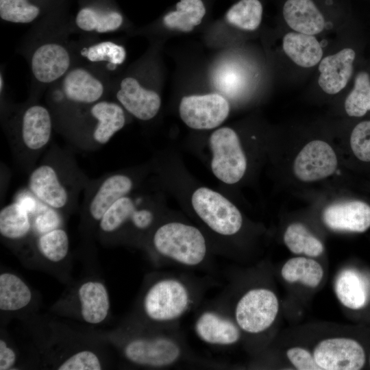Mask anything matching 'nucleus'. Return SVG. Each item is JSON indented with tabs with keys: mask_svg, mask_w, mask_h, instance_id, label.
Instances as JSON below:
<instances>
[{
	"mask_svg": "<svg viewBox=\"0 0 370 370\" xmlns=\"http://www.w3.org/2000/svg\"><path fill=\"white\" fill-rule=\"evenodd\" d=\"M63 92L69 100L83 104L97 101L103 93L102 83L82 68L70 71L62 82Z\"/></svg>",
	"mask_w": 370,
	"mask_h": 370,
	"instance_id": "nucleus-21",
	"label": "nucleus"
},
{
	"mask_svg": "<svg viewBox=\"0 0 370 370\" xmlns=\"http://www.w3.org/2000/svg\"><path fill=\"white\" fill-rule=\"evenodd\" d=\"M180 345L166 336L140 337L128 341L124 348L125 358L139 366L164 367L178 360Z\"/></svg>",
	"mask_w": 370,
	"mask_h": 370,
	"instance_id": "nucleus-8",
	"label": "nucleus"
},
{
	"mask_svg": "<svg viewBox=\"0 0 370 370\" xmlns=\"http://www.w3.org/2000/svg\"><path fill=\"white\" fill-rule=\"evenodd\" d=\"M58 211L39 201L38 208L32 216L33 229L37 234L40 235L61 227L62 220Z\"/></svg>",
	"mask_w": 370,
	"mask_h": 370,
	"instance_id": "nucleus-38",
	"label": "nucleus"
},
{
	"mask_svg": "<svg viewBox=\"0 0 370 370\" xmlns=\"http://www.w3.org/2000/svg\"><path fill=\"white\" fill-rule=\"evenodd\" d=\"M190 304V295L186 285L175 278H164L147 289L143 299V309L150 320L166 323L182 317Z\"/></svg>",
	"mask_w": 370,
	"mask_h": 370,
	"instance_id": "nucleus-2",
	"label": "nucleus"
},
{
	"mask_svg": "<svg viewBox=\"0 0 370 370\" xmlns=\"http://www.w3.org/2000/svg\"><path fill=\"white\" fill-rule=\"evenodd\" d=\"M33 229L32 217L18 201L10 203L0 211V234L5 240L19 241Z\"/></svg>",
	"mask_w": 370,
	"mask_h": 370,
	"instance_id": "nucleus-23",
	"label": "nucleus"
},
{
	"mask_svg": "<svg viewBox=\"0 0 370 370\" xmlns=\"http://www.w3.org/2000/svg\"><path fill=\"white\" fill-rule=\"evenodd\" d=\"M39 12V8L30 4L27 0H0V16L7 21L30 23Z\"/></svg>",
	"mask_w": 370,
	"mask_h": 370,
	"instance_id": "nucleus-34",
	"label": "nucleus"
},
{
	"mask_svg": "<svg viewBox=\"0 0 370 370\" xmlns=\"http://www.w3.org/2000/svg\"><path fill=\"white\" fill-rule=\"evenodd\" d=\"M136 209L135 202L129 196L120 198L108 208L98 223L100 231L104 234L115 233L130 221Z\"/></svg>",
	"mask_w": 370,
	"mask_h": 370,
	"instance_id": "nucleus-32",
	"label": "nucleus"
},
{
	"mask_svg": "<svg viewBox=\"0 0 370 370\" xmlns=\"http://www.w3.org/2000/svg\"><path fill=\"white\" fill-rule=\"evenodd\" d=\"M350 146L358 160L370 162V121H362L354 127L350 136Z\"/></svg>",
	"mask_w": 370,
	"mask_h": 370,
	"instance_id": "nucleus-36",
	"label": "nucleus"
},
{
	"mask_svg": "<svg viewBox=\"0 0 370 370\" xmlns=\"http://www.w3.org/2000/svg\"><path fill=\"white\" fill-rule=\"evenodd\" d=\"M283 16L291 29L305 34H317L325 26L323 16L312 0H287Z\"/></svg>",
	"mask_w": 370,
	"mask_h": 370,
	"instance_id": "nucleus-19",
	"label": "nucleus"
},
{
	"mask_svg": "<svg viewBox=\"0 0 370 370\" xmlns=\"http://www.w3.org/2000/svg\"><path fill=\"white\" fill-rule=\"evenodd\" d=\"M283 279L291 283L299 282L310 288L317 287L323 276V269L314 259L295 257L289 259L282 267Z\"/></svg>",
	"mask_w": 370,
	"mask_h": 370,
	"instance_id": "nucleus-26",
	"label": "nucleus"
},
{
	"mask_svg": "<svg viewBox=\"0 0 370 370\" xmlns=\"http://www.w3.org/2000/svg\"><path fill=\"white\" fill-rule=\"evenodd\" d=\"M32 297L28 285L17 275L3 272L0 274V309L15 312L27 306Z\"/></svg>",
	"mask_w": 370,
	"mask_h": 370,
	"instance_id": "nucleus-24",
	"label": "nucleus"
},
{
	"mask_svg": "<svg viewBox=\"0 0 370 370\" xmlns=\"http://www.w3.org/2000/svg\"><path fill=\"white\" fill-rule=\"evenodd\" d=\"M279 310L278 299L273 292L256 288L246 292L235 308V320L243 331L257 334L268 329Z\"/></svg>",
	"mask_w": 370,
	"mask_h": 370,
	"instance_id": "nucleus-5",
	"label": "nucleus"
},
{
	"mask_svg": "<svg viewBox=\"0 0 370 370\" xmlns=\"http://www.w3.org/2000/svg\"><path fill=\"white\" fill-rule=\"evenodd\" d=\"M210 146L214 175L228 184L241 180L246 171L247 159L236 133L230 127L219 128L211 134Z\"/></svg>",
	"mask_w": 370,
	"mask_h": 370,
	"instance_id": "nucleus-4",
	"label": "nucleus"
},
{
	"mask_svg": "<svg viewBox=\"0 0 370 370\" xmlns=\"http://www.w3.org/2000/svg\"><path fill=\"white\" fill-rule=\"evenodd\" d=\"M262 16V6L259 0H241L226 14V19L230 24L249 31L258 27Z\"/></svg>",
	"mask_w": 370,
	"mask_h": 370,
	"instance_id": "nucleus-31",
	"label": "nucleus"
},
{
	"mask_svg": "<svg viewBox=\"0 0 370 370\" xmlns=\"http://www.w3.org/2000/svg\"><path fill=\"white\" fill-rule=\"evenodd\" d=\"M36 248L47 261L62 262L69 254V235L61 227L41 234L37 238Z\"/></svg>",
	"mask_w": 370,
	"mask_h": 370,
	"instance_id": "nucleus-29",
	"label": "nucleus"
},
{
	"mask_svg": "<svg viewBox=\"0 0 370 370\" xmlns=\"http://www.w3.org/2000/svg\"><path fill=\"white\" fill-rule=\"evenodd\" d=\"M239 328L236 323L214 311L201 313L195 324L197 336L214 345H230L238 342L241 337Z\"/></svg>",
	"mask_w": 370,
	"mask_h": 370,
	"instance_id": "nucleus-17",
	"label": "nucleus"
},
{
	"mask_svg": "<svg viewBox=\"0 0 370 370\" xmlns=\"http://www.w3.org/2000/svg\"><path fill=\"white\" fill-rule=\"evenodd\" d=\"M205 14L201 0H180L176 4V10L166 14L163 22L169 28L188 32L201 23Z\"/></svg>",
	"mask_w": 370,
	"mask_h": 370,
	"instance_id": "nucleus-27",
	"label": "nucleus"
},
{
	"mask_svg": "<svg viewBox=\"0 0 370 370\" xmlns=\"http://www.w3.org/2000/svg\"><path fill=\"white\" fill-rule=\"evenodd\" d=\"M90 112L96 120L91 136L97 146L107 144L125 125L123 109L116 103L106 101L97 102L91 107Z\"/></svg>",
	"mask_w": 370,
	"mask_h": 370,
	"instance_id": "nucleus-20",
	"label": "nucleus"
},
{
	"mask_svg": "<svg viewBox=\"0 0 370 370\" xmlns=\"http://www.w3.org/2000/svg\"><path fill=\"white\" fill-rule=\"evenodd\" d=\"M284 242L295 254L317 257L324 251L323 243L300 223H293L287 227L284 234Z\"/></svg>",
	"mask_w": 370,
	"mask_h": 370,
	"instance_id": "nucleus-28",
	"label": "nucleus"
},
{
	"mask_svg": "<svg viewBox=\"0 0 370 370\" xmlns=\"http://www.w3.org/2000/svg\"><path fill=\"white\" fill-rule=\"evenodd\" d=\"M322 219L333 230L364 232L370 227V206L356 200L334 203L323 210Z\"/></svg>",
	"mask_w": 370,
	"mask_h": 370,
	"instance_id": "nucleus-12",
	"label": "nucleus"
},
{
	"mask_svg": "<svg viewBox=\"0 0 370 370\" xmlns=\"http://www.w3.org/2000/svg\"><path fill=\"white\" fill-rule=\"evenodd\" d=\"M192 206L199 218L213 231L225 236L236 234L242 227L238 209L220 193L206 187L193 193Z\"/></svg>",
	"mask_w": 370,
	"mask_h": 370,
	"instance_id": "nucleus-3",
	"label": "nucleus"
},
{
	"mask_svg": "<svg viewBox=\"0 0 370 370\" xmlns=\"http://www.w3.org/2000/svg\"><path fill=\"white\" fill-rule=\"evenodd\" d=\"M286 356L293 365L299 370H321L313 354L307 349L294 347L288 349Z\"/></svg>",
	"mask_w": 370,
	"mask_h": 370,
	"instance_id": "nucleus-39",
	"label": "nucleus"
},
{
	"mask_svg": "<svg viewBox=\"0 0 370 370\" xmlns=\"http://www.w3.org/2000/svg\"><path fill=\"white\" fill-rule=\"evenodd\" d=\"M282 46L285 53L299 66L312 67L321 60L322 48L313 35L289 32L284 36Z\"/></svg>",
	"mask_w": 370,
	"mask_h": 370,
	"instance_id": "nucleus-22",
	"label": "nucleus"
},
{
	"mask_svg": "<svg viewBox=\"0 0 370 370\" xmlns=\"http://www.w3.org/2000/svg\"><path fill=\"white\" fill-rule=\"evenodd\" d=\"M2 87H3V78H2V76L1 75L0 76V89H1V91L2 90Z\"/></svg>",
	"mask_w": 370,
	"mask_h": 370,
	"instance_id": "nucleus-42",
	"label": "nucleus"
},
{
	"mask_svg": "<svg viewBox=\"0 0 370 370\" xmlns=\"http://www.w3.org/2000/svg\"><path fill=\"white\" fill-rule=\"evenodd\" d=\"M153 245L161 256L187 267L201 264L207 253L205 238L197 227L179 222L159 227Z\"/></svg>",
	"mask_w": 370,
	"mask_h": 370,
	"instance_id": "nucleus-1",
	"label": "nucleus"
},
{
	"mask_svg": "<svg viewBox=\"0 0 370 370\" xmlns=\"http://www.w3.org/2000/svg\"><path fill=\"white\" fill-rule=\"evenodd\" d=\"M153 221L152 212L146 208H136L130 219V223L138 230H145L151 226Z\"/></svg>",
	"mask_w": 370,
	"mask_h": 370,
	"instance_id": "nucleus-40",
	"label": "nucleus"
},
{
	"mask_svg": "<svg viewBox=\"0 0 370 370\" xmlns=\"http://www.w3.org/2000/svg\"><path fill=\"white\" fill-rule=\"evenodd\" d=\"M75 23L82 30L105 33L119 29L123 23V16L116 12H99L85 8L78 12Z\"/></svg>",
	"mask_w": 370,
	"mask_h": 370,
	"instance_id": "nucleus-30",
	"label": "nucleus"
},
{
	"mask_svg": "<svg viewBox=\"0 0 370 370\" xmlns=\"http://www.w3.org/2000/svg\"><path fill=\"white\" fill-rule=\"evenodd\" d=\"M28 188L40 202L57 210L67 208L73 199V190L58 164L42 163L31 172Z\"/></svg>",
	"mask_w": 370,
	"mask_h": 370,
	"instance_id": "nucleus-6",
	"label": "nucleus"
},
{
	"mask_svg": "<svg viewBox=\"0 0 370 370\" xmlns=\"http://www.w3.org/2000/svg\"><path fill=\"white\" fill-rule=\"evenodd\" d=\"M58 370H99L102 365L98 356L90 350H82L71 355L57 367Z\"/></svg>",
	"mask_w": 370,
	"mask_h": 370,
	"instance_id": "nucleus-37",
	"label": "nucleus"
},
{
	"mask_svg": "<svg viewBox=\"0 0 370 370\" xmlns=\"http://www.w3.org/2000/svg\"><path fill=\"white\" fill-rule=\"evenodd\" d=\"M345 109L350 116L360 117L370 110V77L366 72H360L354 80V86L345 101Z\"/></svg>",
	"mask_w": 370,
	"mask_h": 370,
	"instance_id": "nucleus-33",
	"label": "nucleus"
},
{
	"mask_svg": "<svg viewBox=\"0 0 370 370\" xmlns=\"http://www.w3.org/2000/svg\"><path fill=\"white\" fill-rule=\"evenodd\" d=\"M116 98L127 112L143 121L153 118L161 105L160 97L156 92L143 88L130 77L121 81Z\"/></svg>",
	"mask_w": 370,
	"mask_h": 370,
	"instance_id": "nucleus-13",
	"label": "nucleus"
},
{
	"mask_svg": "<svg viewBox=\"0 0 370 370\" xmlns=\"http://www.w3.org/2000/svg\"><path fill=\"white\" fill-rule=\"evenodd\" d=\"M134 186L131 177L113 173L99 180L88 196L86 212L93 222L99 223L103 214L120 198L127 195Z\"/></svg>",
	"mask_w": 370,
	"mask_h": 370,
	"instance_id": "nucleus-11",
	"label": "nucleus"
},
{
	"mask_svg": "<svg viewBox=\"0 0 370 370\" xmlns=\"http://www.w3.org/2000/svg\"><path fill=\"white\" fill-rule=\"evenodd\" d=\"M337 164L332 147L325 141L314 140L306 144L297 155L293 173L302 182H315L332 175Z\"/></svg>",
	"mask_w": 370,
	"mask_h": 370,
	"instance_id": "nucleus-10",
	"label": "nucleus"
},
{
	"mask_svg": "<svg viewBox=\"0 0 370 370\" xmlns=\"http://www.w3.org/2000/svg\"><path fill=\"white\" fill-rule=\"evenodd\" d=\"M80 314L90 324L102 323L110 308V297L105 284L98 280H88L81 284L77 291Z\"/></svg>",
	"mask_w": 370,
	"mask_h": 370,
	"instance_id": "nucleus-18",
	"label": "nucleus"
},
{
	"mask_svg": "<svg viewBox=\"0 0 370 370\" xmlns=\"http://www.w3.org/2000/svg\"><path fill=\"white\" fill-rule=\"evenodd\" d=\"M81 54L91 62L106 61L114 66L122 64L125 59V49L110 41L97 43L81 51Z\"/></svg>",
	"mask_w": 370,
	"mask_h": 370,
	"instance_id": "nucleus-35",
	"label": "nucleus"
},
{
	"mask_svg": "<svg viewBox=\"0 0 370 370\" xmlns=\"http://www.w3.org/2000/svg\"><path fill=\"white\" fill-rule=\"evenodd\" d=\"M355 56L352 49L345 48L320 61L318 84L325 92L334 95L346 86L352 74Z\"/></svg>",
	"mask_w": 370,
	"mask_h": 370,
	"instance_id": "nucleus-14",
	"label": "nucleus"
},
{
	"mask_svg": "<svg viewBox=\"0 0 370 370\" xmlns=\"http://www.w3.org/2000/svg\"><path fill=\"white\" fill-rule=\"evenodd\" d=\"M180 115L188 127L209 130L221 125L227 117L230 104L218 93L184 97L180 104Z\"/></svg>",
	"mask_w": 370,
	"mask_h": 370,
	"instance_id": "nucleus-7",
	"label": "nucleus"
},
{
	"mask_svg": "<svg viewBox=\"0 0 370 370\" xmlns=\"http://www.w3.org/2000/svg\"><path fill=\"white\" fill-rule=\"evenodd\" d=\"M334 291L340 302L347 308L359 309L367 300V286L361 275L353 270H344L334 282Z\"/></svg>",
	"mask_w": 370,
	"mask_h": 370,
	"instance_id": "nucleus-25",
	"label": "nucleus"
},
{
	"mask_svg": "<svg viewBox=\"0 0 370 370\" xmlns=\"http://www.w3.org/2000/svg\"><path fill=\"white\" fill-rule=\"evenodd\" d=\"M313 356L321 370H358L365 362L362 347L347 338L320 341L314 349Z\"/></svg>",
	"mask_w": 370,
	"mask_h": 370,
	"instance_id": "nucleus-9",
	"label": "nucleus"
},
{
	"mask_svg": "<svg viewBox=\"0 0 370 370\" xmlns=\"http://www.w3.org/2000/svg\"><path fill=\"white\" fill-rule=\"evenodd\" d=\"M16 361V354L4 339L0 340V370L12 369Z\"/></svg>",
	"mask_w": 370,
	"mask_h": 370,
	"instance_id": "nucleus-41",
	"label": "nucleus"
},
{
	"mask_svg": "<svg viewBox=\"0 0 370 370\" xmlns=\"http://www.w3.org/2000/svg\"><path fill=\"white\" fill-rule=\"evenodd\" d=\"M70 56L66 49L56 43H47L34 51L31 61L32 73L42 83L52 82L68 70Z\"/></svg>",
	"mask_w": 370,
	"mask_h": 370,
	"instance_id": "nucleus-16",
	"label": "nucleus"
},
{
	"mask_svg": "<svg viewBox=\"0 0 370 370\" xmlns=\"http://www.w3.org/2000/svg\"><path fill=\"white\" fill-rule=\"evenodd\" d=\"M52 132L51 115L47 108L35 105L23 114L21 141L25 151L36 153L49 143Z\"/></svg>",
	"mask_w": 370,
	"mask_h": 370,
	"instance_id": "nucleus-15",
	"label": "nucleus"
}]
</instances>
